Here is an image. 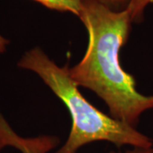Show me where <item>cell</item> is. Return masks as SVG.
<instances>
[{
    "mask_svg": "<svg viewBox=\"0 0 153 153\" xmlns=\"http://www.w3.org/2000/svg\"><path fill=\"white\" fill-rule=\"evenodd\" d=\"M79 18L88 34L82 59L69 69L76 85L102 99L111 117L136 128L140 116L153 108V95H144L134 77L121 66L119 52L129 37L132 21L128 10H109L94 0H85Z\"/></svg>",
    "mask_w": 153,
    "mask_h": 153,
    "instance_id": "cell-1",
    "label": "cell"
},
{
    "mask_svg": "<svg viewBox=\"0 0 153 153\" xmlns=\"http://www.w3.org/2000/svg\"><path fill=\"white\" fill-rule=\"evenodd\" d=\"M22 69L35 72L63 101L72 120L71 132L56 153H76L79 148L94 141H108L117 146L152 147V140L136 128L104 114L91 105L78 90L70 76L69 67H60L39 48L27 51L18 62Z\"/></svg>",
    "mask_w": 153,
    "mask_h": 153,
    "instance_id": "cell-2",
    "label": "cell"
},
{
    "mask_svg": "<svg viewBox=\"0 0 153 153\" xmlns=\"http://www.w3.org/2000/svg\"><path fill=\"white\" fill-rule=\"evenodd\" d=\"M4 146H11L22 153H46L56 145L55 138L40 137L35 139H24L18 136L11 128L5 131L3 136Z\"/></svg>",
    "mask_w": 153,
    "mask_h": 153,
    "instance_id": "cell-3",
    "label": "cell"
},
{
    "mask_svg": "<svg viewBox=\"0 0 153 153\" xmlns=\"http://www.w3.org/2000/svg\"><path fill=\"white\" fill-rule=\"evenodd\" d=\"M50 10L70 12L79 16L85 0H33Z\"/></svg>",
    "mask_w": 153,
    "mask_h": 153,
    "instance_id": "cell-4",
    "label": "cell"
},
{
    "mask_svg": "<svg viewBox=\"0 0 153 153\" xmlns=\"http://www.w3.org/2000/svg\"><path fill=\"white\" fill-rule=\"evenodd\" d=\"M152 3L153 0H131L128 10L129 12L132 23L142 22L146 9Z\"/></svg>",
    "mask_w": 153,
    "mask_h": 153,
    "instance_id": "cell-5",
    "label": "cell"
},
{
    "mask_svg": "<svg viewBox=\"0 0 153 153\" xmlns=\"http://www.w3.org/2000/svg\"><path fill=\"white\" fill-rule=\"evenodd\" d=\"M102 5L105 6L109 10L120 12L128 10L131 0H94Z\"/></svg>",
    "mask_w": 153,
    "mask_h": 153,
    "instance_id": "cell-6",
    "label": "cell"
},
{
    "mask_svg": "<svg viewBox=\"0 0 153 153\" xmlns=\"http://www.w3.org/2000/svg\"><path fill=\"white\" fill-rule=\"evenodd\" d=\"M115 153V152H110ZM123 153H153V148H133L132 150L127 151Z\"/></svg>",
    "mask_w": 153,
    "mask_h": 153,
    "instance_id": "cell-7",
    "label": "cell"
},
{
    "mask_svg": "<svg viewBox=\"0 0 153 153\" xmlns=\"http://www.w3.org/2000/svg\"><path fill=\"white\" fill-rule=\"evenodd\" d=\"M9 44H10L9 40L7 38H4V37H3L0 34V54L5 52L6 49H7V46H8Z\"/></svg>",
    "mask_w": 153,
    "mask_h": 153,
    "instance_id": "cell-8",
    "label": "cell"
}]
</instances>
